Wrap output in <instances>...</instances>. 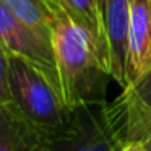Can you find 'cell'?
<instances>
[{
  "label": "cell",
  "mask_w": 151,
  "mask_h": 151,
  "mask_svg": "<svg viewBox=\"0 0 151 151\" xmlns=\"http://www.w3.org/2000/svg\"><path fill=\"white\" fill-rule=\"evenodd\" d=\"M130 4L132 0H98L101 26L109 54V75L120 88L125 81Z\"/></svg>",
  "instance_id": "obj_5"
},
{
  "label": "cell",
  "mask_w": 151,
  "mask_h": 151,
  "mask_svg": "<svg viewBox=\"0 0 151 151\" xmlns=\"http://www.w3.org/2000/svg\"><path fill=\"white\" fill-rule=\"evenodd\" d=\"M151 68V0H132L128 21L125 81L130 88Z\"/></svg>",
  "instance_id": "obj_6"
},
{
  "label": "cell",
  "mask_w": 151,
  "mask_h": 151,
  "mask_svg": "<svg viewBox=\"0 0 151 151\" xmlns=\"http://www.w3.org/2000/svg\"><path fill=\"white\" fill-rule=\"evenodd\" d=\"M127 141L128 135L151 120V68L130 88H125L112 102H107Z\"/></svg>",
  "instance_id": "obj_8"
},
{
  "label": "cell",
  "mask_w": 151,
  "mask_h": 151,
  "mask_svg": "<svg viewBox=\"0 0 151 151\" xmlns=\"http://www.w3.org/2000/svg\"><path fill=\"white\" fill-rule=\"evenodd\" d=\"M52 47L55 54L62 101L68 111L106 102L111 75L101 67L91 37L63 10L54 15Z\"/></svg>",
  "instance_id": "obj_1"
},
{
  "label": "cell",
  "mask_w": 151,
  "mask_h": 151,
  "mask_svg": "<svg viewBox=\"0 0 151 151\" xmlns=\"http://www.w3.org/2000/svg\"><path fill=\"white\" fill-rule=\"evenodd\" d=\"M120 151H146L145 146L141 145V141L138 140H128L124 143V146L120 148Z\"/></svg>",
  "instance_id": "obj_12"
},
{
  "label": "cell",
  "mask_w": 151,
  "mask_h": 151,
  "mask_svg": "<svg viewBox=\"0 0 151 151\" xmlns=\"http://www.w3.org/2000/svg\"><path fill=\"white\" fill-rule=\"evenodd\" d=\"M128 140H138L141 141V145L145 146L146 151H151V120L145 122L143 125H140L138 128H135L130 135H128Z\"/></svg>",
  "instance_id": "obj_11"
},
{
  "label": "cell",
  "mask_w": 151,
  "mask_h": 151,
  "mask_svg": "<svg viewBox=\"0 0 151 151\" xmlns=\"http://www.w3.org/2000/svg\"><path fill=\"white\" fill-rule=\"evenodd\" d=\"M13 104L47 135L65 124L70 111L41 70L20 57L7 55Z\"/></svg>",
  "instance_id": "obj_2"
},
{
  "label": "cell",
  "mask_w": 151,
  "mask_h": 151,
  "mask_svg": "<svg viewBox=\"0 0 151 151\" xmlns=\"http://www.w3.org/2000/svg\"><path fill=\"white\" fill-rule=\"evenodd\" d=\"M0 49L7 55L20 57L34 65L60 93L52 41L18 20L2 4H0Z\"/></svg>",
  "instance_id": "obj_4"
},
{
  "label": "cell",
  "mask_w": 151,
  "mask_h": 151,
  "mask_svg": "<svg viewBox=\"0 0 151 151\" xmlns=\"http://www.w3.org/2000/svg\"><path fill=\"white\" fill-rule=\"evenodd\" d=\"M12 102L10 91V75H8V59L7 54L0 49V104Z\"/></svg>",
  "instance_id": "obj_10"
},
{
  "label": "cell",
  "mask_w": 151,
  "mask_h": 151,
  "mask_svg": "<svg viewBox=\"0 0 151 151\" xmlns=\"http://www.w3.org/2000/svg\"><path fill=\"white\" fill-rule=\"evenodd\" d=\"M8 12L24 24L52 41V13L44 0H0Z\"/></svg>",
  "instance_id": "obj_9"
},
{
  "label": "cell",
  "mask_w": 151,
  "mask_h": 151,
  "mask_svg": "<svg viewBox=\"0 0 151 151\" xmlns=\"http://www.w3.org/2000/svg\"><path fill=\"white\" fill-rule=\"evenodd\" d=\"M125 143L107 101L70 111L65 124L47 135L46 151H120Z\"/></svg>",
  "instance_id": "obj_3"
},
{
  "label": "cell",
  "mask_w": 151,
  "mask_h": 151,
  "mask_svg": "<svg viewBox=\"0 0 151 151\" xmlns=\"http://www.w3.org/2000/svg\"><path fill=\"white\" fill-rule=\"evenodd\" d=\"M46 2V5H47V8L50 10V13H52V18H54V15L57 13V12H60V10H63L62 8V5H60V2L59 0H44ZM65 12V10H63Z\"/></svg>",
  "instance_id": "obj_13"
},
{
  "label": "cell",
  "mask_w": 151,
  "mask_h": 151,
  "mask_svg": "<svg viewBox=\"0 0 151 151\" xmlns=\"http://www.w3.org/2000/svg\"><path fill=\"white\" fill-rule=\"evenodd\" d=\"M47 133L12 102L0 104V151H46Z\"/></svg>",
  "instance_id": "obj_7"
}]
</instances>
